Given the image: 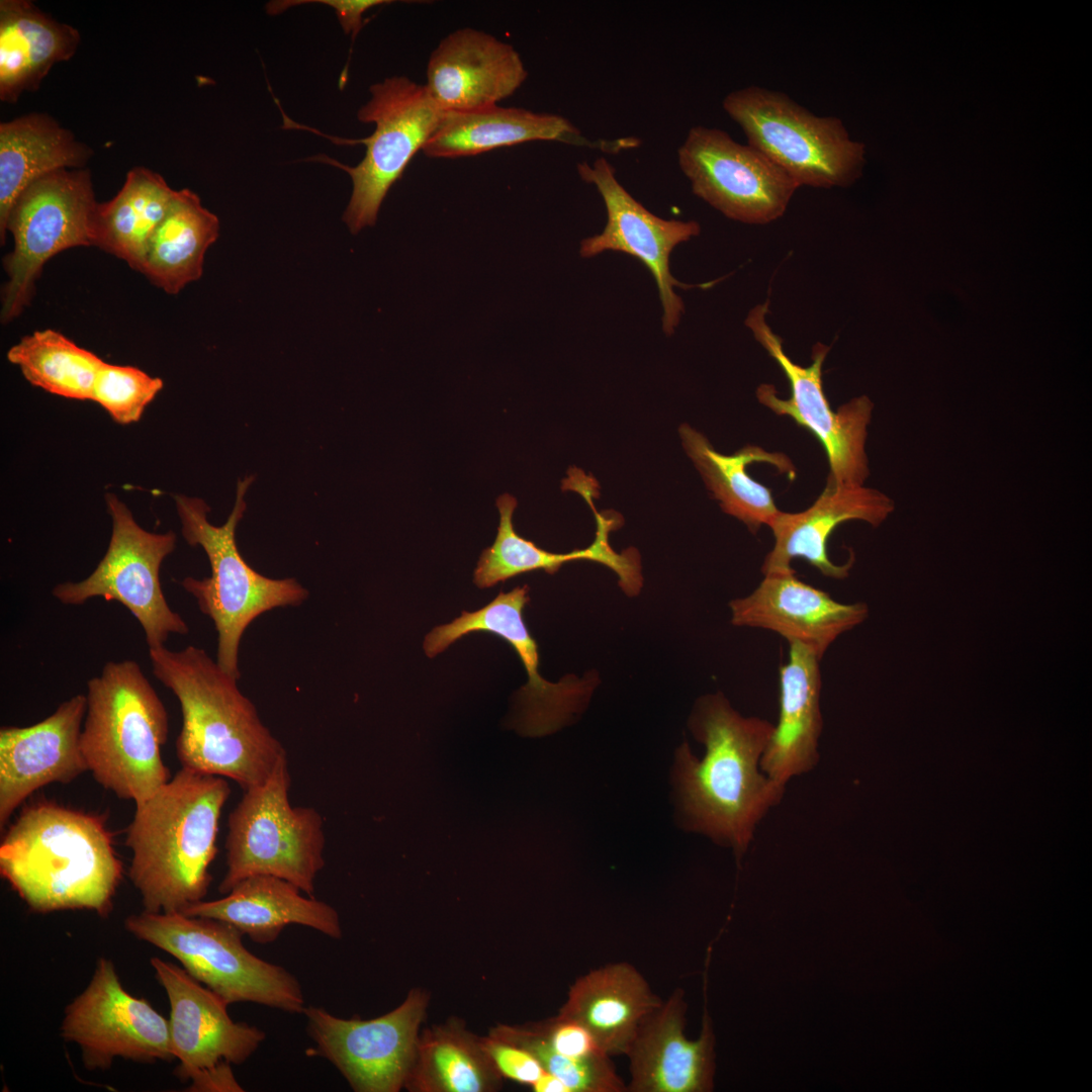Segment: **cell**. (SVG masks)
<instances>
[{"label": "cell", "mask_w": 1092, "mask_h": 1092, "mask_svg": "<svg viewBox=\"0 0 1092 1092\" xmlns=\"http://www.w3.org/2000/svg\"><path fill=\"white\" fill-rule=\"evenodd\" d=\"M689 725L706 750L702 759L687 743L676 750L673 786L679 821L740 859L786 792L760 766L775 724L742 716L717 693L697 701Z\"/></svg>", "instance_id": "1"}, {"label": "cell", "mask_w": 1092, "mask_h": 1092, "mask_svg": "<svg viewBox=\"0 0 1092 1092\" xmlns=\"http://www.w3.org/2000/svg\"><path fill=\"white\" fill-rule=\"evenodd\" d=\"M0 874L33 912L107 917L122 863L102 817L42 800L24 806L6 830Z\"/></svg>", "instance_id": "2"}, {"label": "cell", "mask_w": 1092, "mask_h": 1092, "mask_svg": "<svg viewBox=\"0 0 1092 1092\" xmlns=\"http://www.w3.org/2000/svg\"><path fill=\"white\" fill-rule=\"evenodd\" d=\"M149 658L154 676L180 705L176 754L182 767L232 780L244 791L264 784L287 757L238 678L205 650L161 646L149 649Z\"/></svg>", "instance_id": "3"}, {"label": "cell", "mask_w": 1092, "mask_h": 1092, "mask_svg": "<svg viewBox=\"0 0 1092 1092\" xmlns=\"http://www.w3.org/2000/svg\"><path fill=\"white\" fill-rule=\"evenodd\" d=\"M230 795L226 779L181 767L135 805L125 845L131 851L128 877L144 911L181 912L204 899Z\"/></svg>", "instance_id": "4"}, {"label": "cell", "mask_w": 1092, "mask_h": 1092, "mask_svg": "<svg viewBox=\"0 0 1092 1092\" xmlns=\"http://www.w3.org/2000/svg\"><path fill=\"white\" fill-rule=\"evenodd\" d=\"M81 749L104 789L140 804L171 779L162 758L169 717L136 661H108L87 681Z\"/></svg>", "instance_id": "5"}, {"label": "cell", "mask_w": 1092, "mask_h": 1092, "mask_svg": "<svg viewBox=\"0 0 1092 1092\" xmlns=\"http://www.w3.org/2000/svg\"><path fill=\"white\" fill-rule=\"evenodd\" d=\"M253 480L248 476L238 482L234 508L220 526L209 522L210 509L201 498L174 495L182 535L189 545L204 550L211 570L202 579L185 577L181 585L213 622L217 632L216 662L238 679L240 645L251 623L267 611L299 606L308 597V590L295 578L274 579L254 570L238 549L236 529L244 516V496Z\"/></svg>", "instance_id": "6"}, {"label": "cell", "mask_w": 1092, "mask_h": 1092, "mask_svg": "<svg viewBox=\"0 0 1092 1092\" xmlns=\"http://www.w3.org/2000/svg\"><path fill=\"white\" fill-rule=\"evenodd\" d=\"M290 786L285 757L264 784L244 790L228 819L221 894L246 878L268 875L313 896L316 876L326 862L324 819L313 807H293Z\"/></svg>", "instance_id": "7"}, {"label": "cell", "mask_w": 1092, "mask_h": 1092, "mask_svg": "<svg viewBox=\"0 0 1092 1092\" xmlns=\"http://www.w3.org/2000/svg\"><path fill=\"white\" fill-rule=\"evenodd\" d=\"M125 929L177 959L183 969L228 1004L252 1002L289 1013H303L297 978L285 968L253 954L235 926L181 912L132 914Z\"/></svg>", "instance_id": "8"}, {"label": "cell", "mask_w": 1092, "mask_h": 1092, "mask_svg": "<svg viewBox=\"0 0 1092 1092\" xmlns=\"http://www.w3.org/2000/svg\"><path fill=\"white\" fill-rule=\"evenodd\" d=\"M722 107L762 153L800 186L846 187L861 175L866 148L836 116H818L789 95L751 85L728 93Z\"/></svg>", "instance_id": "9"}, {"label": "cell", "mask_w": 1092, "mask_h": 1092, "mask_svg": "<svg viewBox=\"0 0 1092 1092\" xmlns=\"http://www.w3.org/2000/svg\"><path fill=\"white\" fill-rule=\"evenodd\" d=\"M370 99L358 110L357 118L373 123L371 135L348 140L326 135L337 144H362L366 152L356 166L342 164L327 156L310 160L331 164L351 177L352 195L343 219L352 234L374 225L390 187L439 125L443 111L435 104L425 85L405 76H392L370 86Z\"/></svg>", "instance_id": "10"}, {"label": "cell", "mask_w": 1092, "mask_h": 1092, "mask_svg": "<svg viewBox=\"0 0 1092 1092\" xmlns=\"http://www.w3.org/2000/svg\"><path fill=\"white\" fill-rule=\"evenodd\" d=\"M88 169H63L31 183L15 200L6 222L13 249L3 259L8 280L1 294V322L30 303L42 267L65 250L91 246L97 205Z\"/></svg>", "instance_id": "11"}, {"label": "cell", "mask_w": 1092, "mask_h": 1092, "mask_svg": "<svg viewBox=\"0 0 1092 1092\" xmlns=\"http://www.w3.org/2000/svg\"><path fill=\"white\" fill-rule=\"evenodd\" d=\"M112 532L107 550L95 569L80 581L60 582L52 589L62 604L81 606L101 597L125 607L144 630L149 649L165 646L171 634H187L184 619L164 596L160 568L176 547L172 531L150 532L134 520L127 506L105 494Z\"/></svg>", "instance_id": "12"}, {"label": "cell", "mask_w": 1092, "mask_h": 1092, "mask_svg": "<svg viewBox=\"0 0 1092 1092\" xmlns=\"http://www.w3.org/2000/svg\"><path fill=\"white\" fill-rule=\"evenodd\" d=\"M768 301L755 305L747 314L746 327L786 375L791 395L783 399L771 384L756 389L758 401L780 416L792 418L823 446L829 476L839 485L861 486L870 475L866 453L868 426L874 403L867 395L852 398L835 412L824 393L822 366L829 351L824 344L812 350V363L801 366L790 359L781 338L766 323Z\"/></svg>", "instance_id": "13"}, {"label": "cell", "mask_w": 1092, "mask_h": 1092, "mask_svg": "<svg viewBox=\"0 0 1092 1092\" xmlns=\"http://www.w3.org/2000/svg\"><path fill=\"white\" fill-rule=\"evenodd\" d=\"M676 158L695 195L726 217L743 223L777 220L799 188L762 153L716 127H691Z\"/></svg>", "instance_id": "14"}, {"label": "cell", "mask_w": 1092, "mask_h": 1092, "mask_svg": "<svg viewBox=\"0 0 1092 1092\" xmlns=\"http://www.w3.org/2000/svg\"><path fill=\"white\" fill-rule=\"evenodd\" d=\"M428 995L412 990L392 1011L368 1020L344 1019L305 1006L314 1054L331 1062L357 1092H397L414 1063Z\"/></svg>", "instance_id": "15"}, {"label": "cell", "mask_w": 1092, "mask_h": 1092, "mask_svg": "<svg viewBox=\"0 0 1092 1092\" xmlns=\"http://www.w3.org/2000/svg\"><path fill=\"white\" fill-rule=\"evenodd\" d=\"M61 1035L77 1043L86 1069L106 1070L115 1058L142 1063L174 1059L169 1019L129 994L113 963L97 961L85 988L65 1009Z\"/></svg>", "instance_id": "16"}, {"label": "cell", "mask_w": 1092, "mask_h": 1092, "mask_svg": "<svg viewBox=\"0 0 1092 1092\" xmlns=\"http://www.w3.org/2000/svg\"><path fill=\"white\" fill-rule=\"evenodd\" d=\"M528 585L500 592L491 602L474 612L463 611L452 622L435 627L424 640L428 657H435L470 633L494 634L509 643L521 659L527 684L519 691L520 728L528 735H544L558 729L580 711L597 684L589 676L568 675L550 682L539 671L538 645L523 618L528 604Z\"/></svg>", "instance_id": "17"}, {"label": "cell", "mask_w": 1092, "mask_h": 1092, "mask_svg": "<svg viewBox=\"0 0 1092 1092\" xmlns=\"http://www.w3.org/2000/svg\"><path fill=\"white\" fill-rule=\"evenodd\" d=\"M580 178L594 185L607 211L604 230L580 243V255L595 257L617 251L639 260L652 274L662 306V330L672 335L684 313V302L674 287L678 282L669 269L673 249L700 234L695 220L664 219L650 212L618 181L615 168L604 157L577 165Z\"/></svg>", "instance_id": "18"}, {"label": "cell", "mask_w": 1092, "mask_h": 1092, "mask_svg": "<svg viewBox=\"0 0 1092 1092\" xmlns=\"http://www.w3.org/2000/svg\"><path fill=\"white\" fill-rule=\"evenodd\" d=\"M150 962L170 1002L171 1044L181 1080L222 1063L242 1065L265 1040L264 1030L234 1021L229 1004L185 969L159 958Z\"/></svg>", "instance_id": "19"}, {"label": "cell", "mask_w": 1092, "mask_h": 1092, "mask_svg": "<svg viewBox=\"0 0 1092 1092\" xmlns=\"http://www.w3.org/2000/svg\"><path fill=\"white\" fill-rule=\"evenodd\" d=\"M86 695H75L43 720L0 729V828L35 791L68 784L88 767L81 749Z\"/></svg>", "instance_id": "20"}, {"label": "cell", "mask_w": 1092, "mask_h": 1092, "mask_svg": "<svg viewBox=\"0 0 1092 1092\" xmlns=\"http://www.w3.org/2000/svg\"><path fill=\"white\" fill-rule=\"evenodd\" d=\"M687 1003L676 989L641 1022L626 1055L630 1092H710L714 1089L715 1035L705 1008L699 1038L685 1036Z\"/></svg>", "instance_id": "21"}, {"label": "cell", "mask_w": 1092, "mask_h": 1092, "mask_svg": "<svg viewBox=\"0 0 1092 1092\" xmlns=\"http://www.w3.org/2000/svg\"><path fill=\"white\" fill-rule=\"evenodd\" d=\"M731 623L760 628L800 643L820 659L843 633L869 616L864 603L843 604L796 576V571L763 575L757 587L729 603Z\"/></svg>", "instance_id": "22"}, {"label": "cell", "mask_w": 1092, "mask_h": 1092, "mask_svg": "<svg viewBox=\"0 0 1092 1092\" xmlns=\"http://www.w3.org/2000/svg\"><path fill=\"white\" fill-rule=\"evenodd\" d=\"M528 72L508 42L471 27L445 36L432 52L425 87L443 111H470L513 95Z\"/></svg>", "instance_id": "23"}, {"label": "cell", "mask_w": 1092, "mask_h": 1092, "mask_svg": "<svg viewBox=\"0 0 1092 1092\" xmlns=\"http://www.w3.org/2000/svg\"><path fill=\"white\" fill-rule=\"evenodd\" d=\"M895 504L885 493L870 487L839 485L830 477L814 504L799 513H779L767 525L775 543L761 565L763 575L795 571L792 561L802 558L822 575L843 579L854 557L838 565L827 552L829 537L842 523L852 520L880 526L894 511Z\"/></svg>", "instance_id": "24"}, {"label": "cell", "mask_w": 1092, "mask_h": 1092, "mask_svg": "<svg viewBox=\"0 0 1092 1092\" xmlns=\"http://www.w3.org/2000/svg\"><path fill=\"white\" fill-rule=\"evenodd\" d=\"M517 505L516 497L509 493L502 494L496 500L499 512L496 538L490 547L482 551L474 570L473 581L479 588L490 587L534 570L542 569L553 574L566 562L590 560L612 569L627 595H635L641 589L643 578L639 552L635 548L616 552L609 542L610 532L622 524L620 515L614 512L598 513L595 510L597 532L594 542L583 549L553 553L538 547L515 531L513 514Z\"/></svg>", "instance_id": "25"}, {"label": "cell", "mask_w": 1092, "mask_h": 1092, "mask_svg": "<svg viewBox=\"0 0 1092 1092\" xmlns=\"http://www.w3.org/2000/svg\"><path fill=\"white\" fill-rule=\"evenodd\" d=\"M301 893L284 879L257 875L239 882L222 898L199 901L181 913L226 922L260 944L274 942L290 924L340 938L342 928L337 910L314 896Z\"/></svg>", "instance_id": "26"}, {"label": "cell", "mask_w": 1092, "mask_h": 1092, "mask_svg": "<svg viewBox=\"0 0 1092 1092\" xmlns=\"http://www.w3.org/2000/svg\"><path fill=\"white\" fill-rule=\"evenodd\" d=\"M820 658L806 646L789 643L779 672V719L761 757L763 772L787 788L819 763L823 729Z\"/></svg>", "instance_id": "27"}, {"label": "cell", "mask_w": 1092, "mask_h": 1092, "mask_svg": "<svg viewBox=\"0 0 1092 1092\" xmlns=\"http://www.w3.org/2000/svg\"><path fill=\"white\" fill-rule=\"evenodd\" d=\"M661 1003L632 965L614 963L580 976L558 1016L583 1025L610 1057L626 1056L641 1022Z\"/></svg>", "instance_id": "28"}, {"label": "cell", "mask_w": 1092, "mask_h": 1092, "mask_svg": "<svg viewBox=\"0 0 1092 1092\" xmlns=\"http://www.w3.org/2000/svg\"><path fill=\"white\" fill-rule=\"evenodd\" d=\"M81 35L29 0L0 1V99L15 103L34 92L51 69L69 61Z\"/></svg>", "instance_id": "29"}, {"label": "cell", "mask_w": 1092, "mask_h": 1092, "mask_svg": "<svg viewBox=\"0 0 1092 1092\" xmlns=\"http://www.w3.org/2000/svg\"><path fill=\"white\" fill-rule=\"evenodd\" d=\"M534 141L595 145L561 115L492 105L444 112L422 151L429 158L454 159Z\"/></svg>", "instance_id": "30"}, {"label": "cell", "mask_w": 1092, "mask_h": 1092, "mask_svg": "<svg viewBox=\"0 0 1092 1092\" xmlns=\"http://www.w3.org/2000/svg\"><path fill=\"white\" fill-rule=\"evenodd\" d=\"M93 150L53 116L31 112L0 123V241L17 197L37 179L63 169H83Z\"/></svg>", "instance_id": "31"}, {"label": "cell", "mask_w": 1092, "mask_h": 1092, "mask_svg": "<svg viewBox=\"0 0 1092 1092\" xmlns=\"http://www.w3.org/2000/svg\"><path fill=\"white\" fill-rule=\"evenodd\" d=\"M678 432L688 456L721 509L743 522L752 534H756L762 525H768L780 510L771 489L755 481L747 473V466L765 462L794 479L796 469L791 460L783 453L768 452L753 445L725 455L717 452L703 434L688 424H682Z\"/></svg>", "instance_id": "32"}, {"label": "cell", "mask_w": 1092, "mask_h": 1092, "mask_svg": "<svg viewBox=\"0 0 1092 1092\" xmlns=\"http://www.w3.org/2000/svg\"><path fill=\"white\" fill-rule=\"evenodd\" d=\"M219 235L217 216L190 189L176 190L152 235L139 272L169 294H177L203 272L204 256Z\"/></svg>", "instance_id": "33"}, {"label": "cell", "mask_w": 1092, "mask_h": 1092, "mask_svg": "<svg viewBox=\"0 0 1092 1092\" xmlns=\"http://www.w3.org/2000/svg\"><path fill=\"white\" fill-rule=\"evenodd\" d=\"M165 179L146 167L130 169L117 194L97 203L91 219V246L139 271L149 241L175 194Z\"/></svg>", "instance_id": "34"}, {"label": "cell", "mask_w": 1092, "mask_h": 1092, "mask_svg": "<svg viewBox=\"0 0 1092 1092\" xmlns=\"http://www.w3.org/2000/svg\"><path fill=\"white\" fill-rule=\"evenodd\" d=\"M500 1078L480 1038L451 1021L419 1036L404 1087L420 1092H487L499 1088Z\"/></svg>", "instance_id": "35"}, {"label": "cell", "mask_w": 1092, "mask_h": 1092, "mask_svg": "<svg viewBox=\"0 0 1092 1092\" xmlns=\"http://www.w3.org/2000/svg\"><path fill=\"white\" fill-rule=\"evenodd\" d=\"M7 359L33 386L79 400L92 399L95 379L104 362L51 329L23 337L10 347Z\"/></svg>", "instance_id": "36"}, {"label": "cell", "mask_w": 1092, "mask_h": 1092, "mask_svg": "<svg viewBox=\"0 0 1092 1092\" xmlns=\"http://www.w3.org/2000/svg\"><path fill=\"white\" fill-rule=\"evenodd\" d=\"M491 1036L521 1046L531 1053L543 1069L559 1078L570 1092H625L627 1085L618 1075L611 1057L574 1059L555 1051L533 1025H498Z\"/></svg>", "instance_id": "37"}, {"label": "cell", "mask_w": 1092, "mask_h": 1092, "mask_svg": "<svg viewBox=\"0 0 1092 1092\" xmlns=\"http://www.w3.org/2000/svg\"><path fill=\"white\" fill-rule=\"evenodd\" d=\"M163 380L133 367L103 362L93 386L92 399L121 425L138 422L147 405L163 388Z\"/></svg>", "instance_id": "38"}, {"label": "cell", "mask_w": 1092, "mask_h": 1092, "mask_svg": "<svg viewBox=\"0 0 1092 1092\" xmlns=\"http://www.w3.org/2000/svg\"><path fill=\"white\" fill-rule=\"evenodd\" d=\"M534 1025L551 1046L563 1056L585 1060L610 1057L594 1035L575 1020L557 1015Z\"/></svg>", "instance_id": "39"}, {"label": "cell", "mask_w": 1092, "mask_h": 1092, "mask_svg": "<svg viewBox=\"0 0 1092 1092\" xmlns=\"http://www.w3.org/2000/svg\"><path fill=\"white\" fill-rule=\"evenodd\" d=\"M480 1042L502 1077L531 1086L545 1071L538 1060L521 1046L491 1035L480 1038Z\"/></svg>", "instance_id": "40"}, {"label": "cell", "mask_w": 1092, "mask_h": 1092, "mask_svg": "<svg viewBox=\"0 0 1092 1092\" xmlns=\"http://www.w3.org/2000/svg\"><path fill=\"white\" fill-rule=\"evenodd\" d=\"M389 0H282L272 1L266 5L269 14H279L291 6L306 3H321L330 6L336 12L338 20L346 34H351L354 40L363 25V14L370 8L388 4Z\"/></svg>", "instance_id": "41"}, {"label": "cell", "mask_w": 1092, "mask_h": 1092, "mask_svg": "<svg viewBox=\"0 0 1092 1092\" xmlns=\"http://www.w3.org/2000/svg\"><path fill=\"white\" fill-rule=\"evenodd\" d=\"M190 1091L239 1092L243 1087L235 1078L231 1064L222 1063L215 1068L198 1073L191 1080Z\"/></svg>", "instance_id": "42"}, {"label": "cell", "mask_w": 1092, "mask_h": 1092, "mask_svg": "<svg viewBox=\"0 0 1092 1092\" xmlns=\"http://www.w3.org/2000/svg\"><path fill=\"white\" fill-rule=\"evenodd\" d=\"M535 1092H570L568 1087L556 1076L544 1071L531 1085Z\"/></svg>", "instance_id": "43"}, {"label": "cell", "mask_w": 1092, "mask_h": 1092, "mask_svg": "<svg viewBox=\"0 0 1092 1092\" xmlns=\"http://www.w3.org/2000/svg\"><path fill=\"white\" fill-rule=\"evenodd\" d=\"M304 127H305V128H308L307 126H304ZM308 129H309V128H308ZM310 130H311V129H310ZM313 130H315V129H313ZM315 131H316V130H315ZM316 132H318V131H316ZM318 133H321V132H318Z\"/></svg>", "instance_id": "44"}]
</instances>
